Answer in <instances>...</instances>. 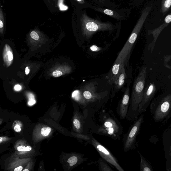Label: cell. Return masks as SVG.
<instances>
[{"label":"cell","mask_w":171,"mask_h":171,"mask_svg":"<svg viewBox=\"0 0 171 171\" xmlns=\"http://www.w3.org/2000/svg\"><path fill=\"white\" fill-rule=\"evenodd\" d=\"M146 75L147 68L144 67L135 79L131 99L132 108L134 111H138L139 106L142 99Z\"/></svg>","instance_id":"1"},{"label":"cell","mask_w":171,"mask_h":171,"mask_svg":"<svg viewBox=\"0 0 171 171\" xmlns=\"http://www.w3.org/2000/svg\"><path fill=\"white\" fill-rule=\"evenodd\" d=\"M171 106L170 94L152 102L150 106V109L154 120L158 122L165 119L170 113Z\"/></svg>","instance_id":"2"},{"label":"cell","mask_w":171,"mask_h":171,"mask_svg":"<svg viewBox=\"0 0 171 171\" xmlns=\"http://www.w3.org/2000/svg\"><path fill=\"white\" fill-rule=\"evenodd\" d=\"M142 28L140 23H137L131 35L125 45L118 53L115 61L120 62L122 66L128 65L131 56L132 50Z\"/></svg>","instance_id":"3"},{"label":"cell","mask_w":171,"mask_h":171,"mask_svg":"<svg viewBox=\"0 0 171 171\" xmlns=\"http://www.w3.org/2000/svg\"><path fill=\"white\" fill-rule=\"evenodd\" d=\"M104 119L103 128H102L103 132L114 140L119 139L123 128L118 120L109 113L108 116L104 117Z\"/></svg>","instance_id":"4"},{"label":"cell","mask_w":171,"mask_h":171,"mask_svg":"<svg viewBox=\"0 0 171 171\" xmlns=\"http://www.w3.org/2000/svg\"><path fill=\"white\" fill-rule=\"evenodd\" d=\"M82 26L90 32H96L98 30L110 31L114 28L113 24L110 22L102 23L88 17L85 13L83 14L81 18Z\"/></svg>","instance_id":"5"},{"label":"cell","mask_w":171,"mask_h":171,"mask_svg":"<svg viewBox=\"0 0 171 171\" xmlns=\"http://www.w3.org/2000/svg\"><path fill=\"white\" fill-rule=\"evenodd\" d=\"M143 122V115H142L135 122L125 135L123 140V148L125 152L134 148L136 137Z\"/></svg>","instance_id":"6"},{"label":"cell","mask_w":171,"mask_h":171,"mask_svg":"<svg viewBox=\"0 0 171 171\" xmlns=\"http://www.w3.org/2000/svg\"><path fill=\"white\" fill-rule=\"evenodd\" d=\"M156 87L153 83H151L144 89L142 99L140 104L138 110V113L145 112L150 102L154 96Z\"/></svg>","instance_id":"7"},{"label":"cell","mask_w":171,"mask_h":171,"mask_svg":"<svg viewBox=\"0 0 171 171\" xmlns=\"http://www.w3.org/2000/svg\"><path fill=\"white\" fill-rule=\"evenodd\" d=\"M96 148L101 155L102 157L109 163L119 171H124V170L119 164L118 161L110 151L104 146L100 144H98Z\"/></svg>","instance_id":"8"},{"label":"cell","mask_w":171,"mask_h":171,"mask_svg":"<svg viewBox=\"0 0 171 171\" xmlns=\"http://www.w3.org/2000/svg\"><path fill=\"white\" fill-rule=\"evenodd\" d=\"M171 21V15L170 14L166 17L164 19L163 23L158 28L154 30H149L148 33L149 35H152L153 37V40L152 42L149 44L148 46V50L152 52L154 48L156 41L160 33L162 32L163 29L167 27Z\"/></svg>","instance_id":"9"},{"label":"cell","mask_w":171,"mask_h":171,"mask_svg":"<svg viewBox=\"0 0 171 171\" xmlns=\"http://www.w3.org/2000/svg\"><path fill=\"white\" fill-rule=\"evenodd\" d=\"M130 83L128 84L121 101L119 114L122 119H124L128 113L130 101Z\"/></svg>","instance_id":"10"},{"label":"cell","mask_w":171,"mask_h":171,"mask_svg":"<svg viewBox=\"0 0 171 171\" xmlns=\"http://www.w3.org/2000/svg\"><path fill=\"white\" fill-rule=\"evenodd\" d=\"M122 66L120 62L115 61L113 67L107 77L108 84L110 85L114 84L115 81L120 74Z\"/></svg>","instance_id":"11"},{"label":"cell","mask_w":171,"mask_h":171,"mask_svg":"<svg viewBox=\"0 0 171 171\" xmlns=\"http://www.w3.org/2000/svg\"><path fill=\"white\" fill-rule=\"evenodd\" d=\"M101 12L104 13L110 17H112L118 21H121L125 19L126 16V12H128V11L124 10V9L122 10L121 11H115L108 9H103L101 10Z\"/></svg>","instance_id":"12"},{"label":"cell","mask_w":171,"mask_h":171,"mask_svg":"<svg viewBox=\"0 0 171 171\" xmlns=\"http://www.w3.org/2000/svg\"><path fill=\"white\" fill-rule=\"evenodd\" d=\"M126 74L124 66H122L121 72L114 83L115 91H118L124 85Z\"/></svg>","instance_id":"13"},{"label":"cell","mask_w":171,"mask_h":171,"mask_svg":"<svg viewBox=\"0 0 171 171\" xmlns=\"http://www.w3.org/2000/svg\"><path fill=\"white\" fill-rule=\"evenodd\" d=\"M141 158L140 170L141 171H153V169L148 161L143 157L139 152L138 151Z\"/></svg>","instance_id":"14"},{"label":"cell","mask_w":171,"mask_h":171,"mask_svg":"<svg viewBox=\"0 0 171 171\" xmlns=\"http://www.w3.org/2000/svg\"><path fill=\"white\" fill-rule=\"evenodd\" d=\"M171 5V0H163L161 10L164 14L167 13L170 9Z\"/></svg>","instance_id":"15"},{"label":"cell","mask_w":171,"mask_h":171,"mask_svg":"<svg viewBox=\"0 0 171 171\" xmlns=\"http://www.w3.org/2000/svg\"><path fill=\"white\" fill-rule=\"evenodd\" d=\"M4 17L2 9L0 8V30H3L4 27Z\"/></svg>","instance_id":"16"},{"label":"cell","mask_w":171,"mask_h":171,"mask_svg":"<svg viewBox=\"0 0 171 171\" xmlns=\"http://www.w3.org/2000/svg\"><path fill=\"white\" fill-rule=\"evenodd\" d=\"M51 129L50 127L43 128L41 129V134L43 136H48L51 132Z\"/></svg>","instance_id":"17"},{"label":"cell","mask_w":171,"mask_h":171,"mask_svg":"<svg viewBox=\"0 0 171 171\" xmlns=\"http://www.w3.org/2000/svg\"><path fill=\"white\" fill-rule=\"evenodd\" d=\"M78 161V158L76 156H72L67 161L68 163H69L71 167H72L73 166L75 165Z\"/></svg>","instance_id":"18"},{"label":"cell","mask_w":171,"mask_h":171,"mask_svg":"<svg viewBox=\"0 0 171 171\" xmlns=\"http://www.w3.org/2000/svg\"><path fill=\"white\" fill-rule=\"evenodd\" d=\"M31 37L34 40H38L39 38L38 33L35 31H32L30 33Z\"/></svg>","instance_id":"19"},{"label":"cell","mask_w":171,"mask_h":171,"mask_svg":"<svg viewBox=\"0 0 171 171\" xmlns=\"http://www.w3.org/2000/svg\"><path fill=\"white\" fill-rule=\"evenodd\" d=\"M73 123H74L75 128L76 129H79L80 128L81 124L79 120L77 119H75L74 121H73Z\"/></svg>","instance_id":"20"},{"label":"cell","mask_w":171,"mask_h":171,"mask_svg":"<svg viewBox=\"0 0 171 171\" xmlns=\"http://www.w3.org/2000/svg\"><path fill=\"white\" fill-rule=\"evenodd\" d=\"M92 94L91 93L88 91H86L84 93V96L86 99H89L91 98Z\"/></svg>","instance_id":"21"},{"label":"cell","mask_w":171,"mask_h":171,"mask_svg":"<svg viewBox=\"0 0 171 171\" xmlns=\"http://www.w3.org/2000/svg\"><path fill=\"white\" fill-rule=\"evenodd\" d=\"M30 100L28 102V104L29 105L32 106L35 104L36 101L34 99V96L33 95H31L30 96Z\"/></svg>","instance_id":"22"},{"label":"cell","mask_w":171,"mask_h":171,"mask_svg":"<svg viewBox=\"0 0 171 171\" xmlns=\"http://www.w3.org/2000/svg\"><path fill=\"white\" fill-rule=\"evenodd\" d=\"M62 73L59 71H55L53 72V75L55 77H59L62 75Z\"/></svg>","instance_id":"23"},{"label":"cell","mask_w":171,"mask_h":171,"mask_svg":"<svg viewBox=\"0 0 171 171\" xmlns=\"http://www.w3.org/2000/svg\"><path fill=\"white\" fill-rule=\"evenodd\" d=\"M14 130L17 133H19L21 131V126L19 124H17L14 127Z\"/></svg>","instance_id":"24"},{"label":"cell","mask_w":171,"mask_h":171,"mask_svg":"<svg viewBox=\"0 0 171 171\" xmlns=\"http://www.w3.org/2000/svg\"><path fill=\"white\" fill-rule=\"evenodd\" d=\"M8 55L9 61H12L13 59V55L12 53L10 51H9L8 52Z\"/></svg>","instance_id":"25"},{"label":"cell","mask_w":171,"mask_h":171,"mask_svg":"<svg viewBox=\"0 0 171 171\" xmlns=\"http://www.w3.org/2000/svg\"><path fill=\"white\" fill-rule=\"evenodd\" d=\"M25 148V146L21 145L19 146V147L17 148V150L18 151H19V152H21V151H24Z\"/></svg>","instance_id":"26"},{"label":"cell","mask_w":171,"mask_h":171,"mask_svg":"<svg viewBox=\"0 0 171 171\" xmlns=\"http://www.w3.org/2000/svg\"><path fill=\"white\" fill-rule=\"evenodd\" d=\"M14 88L16 91H20L22 89V87L20 85H17L14 87Z\"/></svg>","instance_id":"27"},{"label":"cell","mask_w":171,"mask_h":171,"mask_svg":"<svg viewBox=\"0 0 171 171\" xmlns=\"http://www.w3.org/2000/svg\"><path fill=\"white\" fill-rule=\"evenodd\" d=\"M96 1L102 4L106 5V6L107 5V0H96Z\"/></svg>","instance_id":"28"},{"label":"cell","mask_w":171,"mask_h":171,"mask_svg":"<svg viewBox=\"0 0 171 171\" xmlns=\"http://www.w3.org/2000/svg\"><path fill=\"white\" fill-rule=\"evenodd\" d=\"M79 94V91L78 90H76L73 92L72 94V97H76L77 95Z\"/></svg>","instance_id":"29"},{"label":"cell","mask_w":171,"mask_h":171,"mask_svg":"<svg viewBox=\"0 0 171 171\" xmlns=\"http://www.w3.org/2000/svg\"><path fill=\"white\" fill-rule=\"evenodd\" d=\"M32 149V148L30 146H28L27 147H25V149H24V151H29L31 150Z\"/></svg>","instance_id":"30"},{"label":"cell","mask_w":171,"mask_h":171,"mask_svg":"<svg viewBox=\"0 0 171 171\" xmlns=\"http://www.w3.org/2000/svg\"><path fill=\"white\" fill-rule=\"evenodd\" d=\"M91 49L93 51H96L98 49V47L95 45H93L91 47Z\"/></svg>","instance_id":"31"},{"label":"cell","mask_w":171,"mask_h":171,"mask_svg":"<svg viewBox=\"0 0 171 171\" xmlns=\"http://www.w3.org/2000/svg\"><path fill=\"white\" fill-rule=\"evenodd\" d=\"M23 168L22 166H20V167H19L16 168L15 169H14V171H21L22 170Z\"/></svg>","instance_id":"32"},{"label":"cell","mask_w":171,"mask_h":171,"mask_svg":"<svg viewBox=\"0 0 171 171\" xmlns=\"http://www.w3.org/2000/svg\"><path fill=\"white\" fill-rule=\"evenodd\" d=\"M26 75H28L29 74V72H30V70L28 69V67H27L26 68Z\"/></svg>","instance_id":"33"},{"label":"cell","mask_w":171,"mask_h":171,"mask_svg":"<svg viewBox=\"0 0 171 171\" xmlns=\"http://www.w3.org/2000/svg\"><path fill=\"white\" fill-rule=\"evenodd\" d=\"M76 1L81 4H83L85 3L84 0H76Z\"/></svg>","instance_id":"34"},{"label":"cell","mask_w":171,"mask_h":171,"mask_svg":"<svg viewBox=\"0 0 171 171\" xmlns=\"http://www.w3.org/2000/svg\"><path fill=\"white\" fill-rule=\"evenodd\" d=\"M3 138L2 137H0V143L3 142Z\"/></svg>","instance_id":"35"},{"label":"cell","mask_w":171,"mask_h":171,"mask_svg":"<svg viewBox=\"0 0 171 171\" xmlns=\"http://www.w3.org/2000/svg\"><path fill=\"white\" fill-rule=\"evenodd\" d=\"M29 170H28V169H24L23 170V171H29Z\"/></svg>","instance_id":"36"}]
</instances>
